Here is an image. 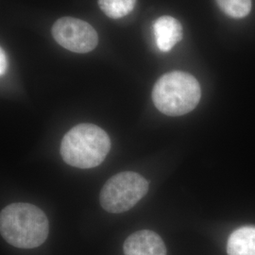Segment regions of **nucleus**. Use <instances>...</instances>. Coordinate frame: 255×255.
<instances>
[{"mask_svg":"<svg viewBox=\"0 0 255 255\" xmlns=\"http://www.w3.org/2000/svg\"><path fill=\"white\" fill-rule=\"evenodd\" d=\"M0 232L11 246L34 249L41 246L48 237V219L35 205L12 203L1 211Z\"/></svg>","mask_w":255,"mask_h":255,"instance_id":"nucleus-1","label":"nucleus"},{"mask_svg":"<svg viewBox=\"0 0 255 255\" xmlns=\"http://www.w3.org/2000/svg\"><path fill=\"white\" fill-rule=\"evenodd\" d=\"M153 32L157 47L163 52L170 51L182 38L181 23L169 15L161 16L155 21Z\"/></svg>","mask_w":255,"mask_h":255,"instance_id":"nucleus-7","label":"nucleus"},{"mask_svg":"<svg viewBox=\"0 0 255 255\" xmlns=\"http://www.w3.org/2000/svg\"><path fill=\"white\" fill-rule=\"evenodd\" d=\"M51 33L59 45L75 53L90 52L99 43L96 29L89 23L74 17L57 20Z\"/></svg>","mask_w":255,"mask_h":255,"instance_id":"nucleus-5","label":"nucleus"},{"mask_svg":"<svg viewBox=\"0 0 255 255\" xmlns=\"http://www.w3.org/2000/svg\"><path fill=\"white\" fill-rule=\"evenodd\" d=\"M7 69V59L4 53V50L1 48V52H0V74L1 76H3Z\"/></svg>","mask_w":255,"mask_h":255,"instance_id":"nucleus-11","label":"nucleus"},{"mask_svg":"<svg viewBox=\"0 0 255 255\" xmlns=\"http://www.w3.org/2000/svg\"><path fill=\"white\" fill-rule=\"evenodd\" d=\"M125 255H166L163 239L154 232L142 230L128 237L123 246Z\"/></svg>","mask_w":255,"mask_h":255,"instance_id":"nucleus-6","label":"nucleus"},{"mask_svg":"<svg viewBox=\"0 0 255 255\" xmlns=\"http://www.w3.org/2000/svg\"><path fill=\"white\" fill-rule=\"evenodd\" d=\"M201 97V86L197 79L182 71L164 74L152 90L155 107L169 117L190 113L199 104Z\"/></svg>","mask_w":255,"mask_h":255,"instance_id":"nucleus-3","label":"nucleus"},{"mask_svg":"<svg viewBox=\"0 0 255 255\" xmlns=\"http://www.w3.org/2000/svg\"><path fill=\"white\" fill-rule=\"evenodd\" d=\"M148 191V182L140 174L120 172L110 178L101 192L102 208L120 214L131 209Z\"/></svg>","mask_w":255,"mask_h":255,"instance_id":"nucleus-4","label":"nucleus"},{"mask_svg":"<svg viewBox=\"0 0 255 255\" xmlns=\"http://www.w3.org/2000/svg\"><path fill=\"white\" fill-rule=\"evenodd\" d=\"M111 149V140L101 128L82 123L69 129L61 144L64 162L78 168H93L105 160Z\"/></svg>","mask_w":255,"mask_h":255,"instance_id":"nucleus-2","label":"nucleus"},{"mask_svg":"<svg viewBox=\"0 0 255 255\" xmlns=\"http://www.w3.org/2000/svg\"><path fill=\"white\" fill-rule=\"evenodd\" d=\"M136 0H99L101 10L110 18H122L135 6Z\"/></svg>","mask_w":255,"mask_h":255,"instance_id":"nucleus-9","label":"nucleus"},{"mask_svg":"<svg viewBox=\"0 0 255 255\" xmlns=\"http://www.w3.org/2000/svg\"><path fill=\"white\" fill-rule=\"evenodd\" d=\"M219 8L233 18H243L252 9V0H217Z\"/></svg>","mask_w":255,"mask_h":255,"instance_id":"nucleus-10","label":"nucleus"},{"mask_svg":"<svg viewBox=\"0 0 255 255\" xmlns=\"http://www.w3.org/2000/svg\"><path fill=\"white\" fill-rule=\"evenodd\" d=\"M228 255H255V227H241L230 236Z\"/></svg>","mask_w":255,"mask_h":255,"instance_id":"nucleus-8","label":"nucleus"}]
</instances>
